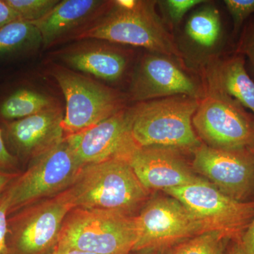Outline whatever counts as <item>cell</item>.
<instances>
[{
  "instance_id": "cell-1",
  "label": "cell",
  "mask_w": 254,
  "mask_h": 254,
  "mask_svg": "<svg viewBox=\"0 0 254 254\" xmlns=\"http://www.w3.org/2000/svg\"><path fill=\"white\" fill-rule=\"evenodd\" d=\"M156 1L117 0L100 17L74 36L141 47L150 53L181 60L173 37L155 10Z\"/></svg>"
},
{
  "instance_id": "cell-2",
  "label": "cell",
  "mask_w": 254,
  "mask_h": 254,
  "mask_svg": "<svg viewBox=\"0 0 254 254\" xmlns=\"http://www.w3.org/2000/svg\"><path fill=\"white\" fill-rule=\"evenodd\" d=\"M66 190L73 208L129 215L147 201L150 193L123 158L84 165Z\"/></svg>"
},
{
  "instance_id": "cell-3",
  "label": "cell",
  "mask_w": 254,
  "mask_h": 254,
  "mask_svg": "<svg viewBox=\"0 0 254 254\" xmlns=\"http://www.w3.org/2000/svg\"><path fill=\"white\" fill-rule=\"evenodd\" d=\"M199 101L175 95L136 103L131 106L133 141L140 147H166L193 153L202 144L192 124Z\"/></svg>"
},
{
  "instance_id": "cell-4",
  "label": "cell",
  "mask_w": 254,
  "mask_h": 254,
  "mask_svg": "<svg viewBox=\"0 0 254 254\" xmlns=\"http://www.w3.org/2000/svg\"><path fill=\"white\" fill-rule=\"evenodd\" d=\"M203 96L192 119L193 128L208 146L224 150H254V118L227 95L207 67Z\"/></svg>"
},
{
  "instance_id": "cell-5",
  "label": "cell",
  "mask_w": 254,
  "mask_h": 254,
  "mask_svg": "<svg viewBox=\"0 0 254 254\" xmlns=\"http://www.w3.org/2000/svg\"><path fill=\"white\" fill-rule=\"evenodd\" d=\"M137 240L136 216L76 208L64 219L57 246L94 254H128Z\"/></svg>"
},
{
  "instance_id": "cell-6",
  "label": "cell",
  "mask_w": 254,
  "mask_h": 254,
  "mask_svg": "<svg viewBox=\"0 0 254 254\" xmlns=\"http://www.w3.org/2000/svg\"><path fill=\"white\" fill-rule=\"evenodd\" d=\"M83 166L64 137L53 148L32 160L29 168L6 187L9 215L67 190Z\"/></svg>"
},
{
  "instance_id": "cell-7",
  "label": "cell",
  "mask_w": 254,
  "mask_h": 254,
  "mask_svg": "<svg viewBox=\"0 0 254 254\" xmlns=\"http://www.w3.org/2000/svg\"><path fill=\"white\" fill-rule=\"evenodd\" d=\"M53 75L66 101L63 126L64 137L95 126L127 108L123 93L84 75L56 66Z\"/></svg>"
},
{
  "instance_id": "cell-8",
  "label": "cell",
  "mask_w": 254,
  "mask_h": 254,
  "mask_svg": "<svg viewBox=\"0 0 254 254\" xmlns=\"http://www.w3.org/2000/svg\"><path fill=\"white\" fill-rule=\"evenodd\" d=\"M72 209L66 190L10 214L9 254H43L57 246L64 219Z\"/></svg>"
},
{
  "instance_id": "cell-9",
  "label": "cell",
  "mask_w": 254,
  "mask_h": 254,
  "mask_svg": "<svg viewBox=\"0 0 254 254\" xmlns=\"http://www.w3.org/2000/svg\"><path fill=\"white\" fill-rule=\"evenodd\" d=\"M183 203L206 227L231 241L241 240L254 219V201H239L206 180L164 190Z\"/></svg>"
},
{
  "instance_id": "cell-10",
  "label": "cell",
  "mask_w": 254,
  "mask_h": 254,
  "mask_svg": "<svg viewBox=\"0 0 254 254\" xmlns=\"http://www.w3.org/2000/svg\"><path fill=\"white\" fill-rule=\"evenodd\" d=\"M136 218L138 240L133 252L173 247L208 232L199 219L170 195L148 200Z\"/></svg>"
},
{
  "instance_id": "cell-11",
  "label": "cell",
  "mask_w": 254,
  "mask_h": 254,
  "mask_svg": "<svg viewBox=\"0 0 254 254\" xmlns=\"http://www.w3.org/2000/svg\"><path fill=\"white\" fill-rule=\"evenodd\" d=\"M203 92V83L186 71L175 58L150 52L135 67L128 98L136 103L175 95L200 100Z\"/></svg>"
},
{
  "instance_id": "cell-12",
  "label": "cell",
  "mask_w": 254,
  "mask_h": 254,
  "mask_svg": "<svg viewBox=\"0 0 254 254\" xmlns=\"http://www.w3.org/2000/svg\"><path fill=\"white\" fill-rule=\"evenodd\" d=\"M191 167L214 187L242 202L254 201V150H224L202 143Z\"/></svg>"
},
{
  "instance_id": "cell-13",
  "label": "cell",
  "mask_w": 254,
  "mask_h": 254,
  "mask_svg": "<svg viewBox=\"0 0 254 254\" xmlns=\"http://www.w3.org/2000/svg\"><path fill=\"white\" fill-rule=\"evenodd\" d=\"M131 107H127L98 125L65 138L83 165L113 158L126 160L137 145L131 136Z\"/></svg>"
},
{
  "instance_id": "cell-14",
  "label": "cell",
  "mask_w": 254,
  "mask_h": 254,
  "mask_svg": "<svg viewBox=\"0 0 254 254\" xmlns=\"http://www.w3.org/2000/svg\"><path fill=\"white\" fill-rule=\"evenodd\" d=\"M182 152L166 147L136 145L126 160L145 190L164 191L203 180L182 157Z\"/></svg>"
},
{
  "instance_id": "cell-15",
  "label": "cell",
  "mask_w": 254,
  "mask_h": 254,
  "mask_svg": "<svg viewBox=\"0 0 254 254\" xmlns=\"http://www.w3.org/2000/svg\"><path fill=\"white\" fill-rule=\"evenodd\" d=\"M64 116L63 109L57 105L11 122L6 127L8 141L19 156L33 160L63 141Z\"/></svg>"
},
{
  "instance_id": "cell-16",
  "label": "cell",
  "mask_w": 254,
  "mask_h": 254,
  "mask_svg": "<svg viewBox=\"0 0 254 254\" xmlns=\"http://www.w3.org/2000/svg\"><path fill=\"white\" fill-rule=\"evenodd\" d=\"M110 1L100 0H63L45 17L32 22L39 30L43 48L56 44L63 38L88 27L108 9ZM79 32V33H80Z\"/></svg>"
},
{
  "instance_id": "cell-17",
  "label": "cell",
  "mask_w": 254,
  "mask_h": 254,
  "mask_svg": "<svg viewBox=\"0 0 254 254\" xmlns=\"http://www.w3.org/2000/svg\"><path fill=\"white\" fill-rule=\"evenodd\" d=\"M60 58L72 69L111 82L123 78L128 64L125 52L107 46L75 48L61 53Z\"/></svg>"
},
{
  "instance_id": "cell-18",
  "label": "cell",
  "mask_w": 254,
  "mask_h": 254,
  "mask_svg": "<svg viewBox=\"0 0 254 254\" xmlns=\"http://www.w3.org/2000/svg\"><path fill=\"white\" fill-rule=\"evenodd\" d=\"M207 67L220 88L242 106L252 110L254 118V81L246 70L243 56L237 54L221 61L216 60Z\"/></svg>"
},
{
  "instance_id": "cell-19",
  "label": "cell",
  "mask_w": 254,
  "mask_h": 254,
  "mask_svg": "<svg viewBox=\"0 0 254 254\" xmlns=\"http://www.w3.org/2000/svg\"><path fill=\"white\" fill-rule=\"evenodd\" d=\"M185 31L187 40L193 46L205 51L214 49L222 37L220 12L211 5L195 10L187 20Z\"/></svg>"
},
{
  "instance_id": "cell-20",
  "label": "cell",
  "mask_w": 254,
  "mask_h": 254,
  "mask_svg": "<svg viewBox=\"0 0 254 254\" xmlns=\"http://www.w3.org/2000/svg\"><path fill=\"white\" fill-rule=\"evenodd\" d=\"M55 100L33 90L19 89L10 95L0 106V115L5 120L28 118L57 106Z\"/></svg>"
},
{
  "instance_id": "cell-21",
  "label": "cell",
  "mask_w": 254,
  "mask_h": 254,
  "mask_svg": "<svg viewBox=\"0 0 254 254\" xmlns=\"http://www.w3.org/2000/svg\"><path fill=\"white\" fill-rule=\"evenodd\" d=\"M43 38L38 28L26 20H15L0 28V56L38 48Z\"/></svg>"
},
{
  "instance_id": "cell-22",
  "label": "cell",
  "mask_w": 254,
  "mask_h": 254,
  "mask_svg": "<svg viewBox=\"0 0 254 254\" xmlns=\"http://www.w3.org/2000/svg\"><path fill=\"white\" fill-rule=\"evenodd\" d=\"M230 242L220 232H203L173 246L168 254H225Z\"/></svg>"
},
{
  "instance_id": "cell-23",
  "label": "cell",
  "mask_w": 254,
  "mask_h": 254,
  "mask_svg": "<svg viewBox=\"0 0 254 254\" xmlns=\"http://www.w3.org/2000/svg\"><path fill=\"white\" fill-rule=\"evenodd\" d=\"M23 20L36 22L49 14L59 0H4Z\"/></svg>"
},
{
  "instance_id": "cell-24",
  "label": "cell",
  "mask_w": 254,
  "mask_h": 254,
  "mask_svg": "<svg viewBox=\"0 0 254 254\" xmlns=\"http://www.w3.org/2000/svg\"><path fill=\"white\" fill-rule=\"evenodd\" d=\"M208 1L204 0H166L158 1L165 10L170 22L178 24L190 9Z\"/></svg>"
},
{
  "instance_id": "cell-25",
  "label": "cell",
  "mask_w": 254,
  "mask_h": 254,
  "mask_svg": "<svg viewBox=\"0 0 254 254\" xmlns=\"http://www.w3.org/2000/svg\"><path fill=\"white\" fill-rule=\"evenodd\" d=\"M227 9L234 23V32L238 33L249 16L254 13V0H225Z\"/></svg>"
},
{
  "instance_id": "cell-26",
  "label": "cell",
  "mask_w": 254,
  "mask_h": 254,
  "mask_svg": "<svg viewBox=\"0 0 254 254\" xmlns=\"http://www.w3.org/2000/svg\"><path fill=\"white\" fill-rule=\"evenodd\" d=\"M9 198L6 189L0 193V254H9L7 246Z\"/></svg>"
},
{
  "instance_id": "cell-27",
  "label": "cell",
  "mask_w": 254,
  "mask_h": 254,
  "mask_svg": "<svg viewBox=\"0 0 254 254\" xmlns=\"http://www.w3.org/2000/svg\"><path fill=\"white\" fill-rule=\"evenodd\" d=\"M237 52L247 57L254 73V22L244 33Z\"/></svg>"
},
{
  "instance_id": "cell-28",
  "label": "cell",
  "mask_w": 254,
  "mask_h": 254,
  "mask_svg": "<svg viewBox=\"0 0 254 254\" xmlns=\"http://www.w3.org/2000/svg\"><path fill=\"white\" fill-rule=\"evenodd\" d=\"M17 164V159L6 148L0 129V171L14 173Z\"/></svg>"
},
{
  "instance_id": "cell-29",
  "label": "cell",
  "mask_w": 254,
  "mask_h": 254,
  "mask_svg": "<svg viewBox=\"0 0 254 254\" xmlns=\"http://www.w3.org/2000/svg\"><path fill=\"white\" fill-rule=\"evenodd\" d=\"M20 18L17 13L6 4L4 0H0V28Z\"/></svg>"
},
{
  "instance_id": "cell-30",
  "label": "cell",
  "mask_w": 254,
  "mask_h": 254,
  "mask_svg": "<svg viewBox=\"0 0 254 254\" xmlns=\"http://www.w3.org/2000/svg\"><path fill=\"white\" fill-rule=\"evenodd\" d=\"M241 243L247 254H254V219L242 235Z\"/></svg>"
},
{
  "instance_id": "cell-31",
  "label": "cell",
  "mask_w": 254,
  "mask_h": 254,
  "mask_svg": "<svg viewBox=\"0 0 254 254\" xmlns=\"http://www.w3.org/2000/svg\"><path fill=\"white\" fill-rule=\"evenodd\" d=\"M18 175L19 173H4L0 171V193L4 190Z\"/></svg>"
},
{
  "instance_id": "cell-32",
  "label": "cell",
  "mask_w": 254,
  "mask_h": 254,
  "mask_svg": "<svg viewBox=\"0 0 254 254\" xmlns=\"http://www.w3.org/2000/svg\"><path fill=\"white\" fill-rule=\"evenodd\" d=\"M225 254H247L243 247H242L241 240L231 241V244L229 246Z\"/></svg>"
},
{
  "instance_id": "cell-33",
  "label": "cell",
  "mask_w": 254,
  "mask_h": 254,
  "mask_svg": "<svg viewBox=\"0 0 254 254\" xmlns=\"http://www.w3.org/2000/svg\"><path fill=\"white\" fill-rule=\"evenodd\" d=\"M50 254H94L88 253V252H81L73 250V249L65 248V247H60L56 246L54 250Z\"/></svg>"
}]
</instances>
